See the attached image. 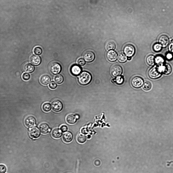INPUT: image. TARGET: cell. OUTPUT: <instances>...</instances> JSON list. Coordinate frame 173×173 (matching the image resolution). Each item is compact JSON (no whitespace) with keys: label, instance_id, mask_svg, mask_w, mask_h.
Wrapping results in <instances>:
<instances>
[{"label":"cell","instance_id":"obj_1","mask_svg":"<svg viewBox=\"0 0 173 173\" xmlns=\"http://www.w3.org/2000/svg\"><path fill=\"white\" fill-rule=\"evenodd\" d=\"M91 79V75L89 73L86 71L82 72L79 76V82L80 84L83 85L88 84Z\"/></svg>","mask_w":173,"mask_h":173},{"label":"cell","instance_id":"obj_2","mask_svg":"<svg viewBox=\"0 0 173 173\" xmlns=\"http://www.w3.org/2000/svg\"><path fill=\"white\" fill-rule=\"evenodd\" d=\"M149 77L152 79H156L159 77L161 76V72L159 68L154 67L150 69L148 72Z\"/></svg>","mask_w":173,"mask_h":173},{"label":"cell","instance_id":"obj_3","mask_svg":"<svg viewBox=\"0 0 173 173\" xmlns=\"http://www.w3.org/2000/svg\"><path fill=\"white\" fill-rule=\"evenodd\" d=\"M123 51L125 54L126 56L128 57H131L134 54L135 49L133 45L128 44L125 46Z\"/></svg>","mask_w":173,"mask_h":173},{"label":"cell","instance_id":"obj_4","mask_svg":"<svg viewBox=\"0 0 173 173\" xmlns=\"http://www.w3.org/2000/svg\"><path fill=\"white\" fill-rule=\"evenodd\" d=\"M49 69L50 72L53 74H57L61 71V66L58 63L53 62L50 64Z\"/></svg>","mask_w":173,"mask_h":173},{"label":"cell","instance_id":"obj_5","mask_svg":"<svg viewBox=\"0 0 173 173\" xmlns=\"http://www.w3.org/2000/svg\"><path fill=\"white\" fill-rule=\"evenodd\" d=\"M143 79L139 77H135L133 78L131 81L132 85L134 88H138L141 87L143 84Z\"/></svg>","mask_w":173,"mask_h":173},{"label":"cell","instance_id":"obj_6","mask_svg":"<svg viewBox=\"0 0 173 173\" xmlns=\"http://www.w3.org/2000/svg\"><path fill=\"white\" fill-rule=\"evenodd\" d=\"M51 106L53 110L56 112L60 111L63 108L62 104L59 100H55L53 101L51 103Z\"/></svg>","mask_w":173,"mask_h":173},{"label":"cell","instance_id":"obj_7","mask_svg":"<svg viewBox=\"0 0 173 173\" xmlns=\"http://www.w3.org/2000/svg\"><path fill=\"white\" fill-rule=\"evenodd\" d=\"M36 120L35 118L31 116L27 117L25 119L24 123L28 127H31L35 125Z\"/></svg>","mask_w":173,"mask_h":173},{"label":"cell","instance_id":"obj_8","mask_svg":"<svg viewBox=\"0 0 173 173\" xmlns=\"http://www.w3.org/2000/svg\"><path fill=\"white\" fill-rule=\"evenodd\" d=\"M83 57L86 61L90 62L94 60L95 55L93 53L92 51L87 50L84 54Z\"/></svg>","mask_w":173,"mask_h":173},{"label":"cell","instance_id":"obj_9","mask_svg":"<svg viewBox=\"0 0 173 173\" xmlns=\"http://www.w3.org/2000/svg\"><path fill=\"white\" fill-rule=\"evenodd\" d=\"M158 68L161 72H162L166 74H170L171 71V66L168 64H161Z\"/></svg>","mask_w":173,"mask_h":173},{"label":"cell","instance_id":"obj_10","mask_svg":"<svg viewBox=\"0 0 173 173\" xmlns=\"http://www.w3.org/2000/svg\"><path fill=\"white\" fill-rule=\"evenodd\" d=\"M29 134L31 137L36 139L37 138L40 136V132L39 129L37 127H34L30 129Z\"/></svg>","mask_w":173,"mask_h":173},{"label":"cell","instance_id":"obj_11","mask_svg":"<svg viewBox=\"0 0 173 173\" xmlns=\"http://www.w3.org/2000/svg\"><path fill=\"white\" fill-rule=\"evenodd\" d=\"M122 71V68L120 66L116 65L112 68L111 73L113 76L114 77H117L121 74Z\"/></svg>","mask_w":173,"mask_h":173},{"label":"cell","instance_id":"obj_12","mask_svg":"<svg viewBox=\"0 0 173 173\" xmlns=\"http://www.w3.org/2000/svg\"><path fill=\"white\" fill-rule=\"evenodd\" d=\"M108 59L111 62L115 61L117 58V54L116 52L113 50H109L107 54Z\"/></svg>","mask_w":173,"mask_h":173},{"label":"cell","instance_id":"obj_13","mask_svg":"<svg viewBox=\"0 0 173 173\" xmlns=\"http://www.w3.org/2000/svg\"><path fill=\"white\" fill-rule=\"evenodd\" d=\"M30 61L32 64L34 65L37 66L40 64L41 62V59L39 56L33 55L31 56L30 58Z\"/></svg>","mask_w":173,"mask_h":173},{"label":"cell","instance_id":"obj_14","mask_svg":"<svg viewBox=\"0 0 173 173\" xmlns=\"http://www.w3.org/2000/svg\"><path fill=\"white\" fill-rule=\"evenodd\" d=\"M159 43L163 47H166L168 45L169 39L168 37L166 36L162 35L159 38Z\"/></svg>","mask_w":173,"mask_h":173},{"label":"cell","instance_id":"obj_15","mask_svg":"<svg viewBox=\"0 0 173 173\" xmlns=\"http://www.w3.org/2000/svg\"><path fill=\"white\" fill-rule=\"evenodd\" d=\"M39 129L41 132L43 134H46L50 131V129L48 125L45 123H42L39 126Z\"/></svg>","mask_w":173,"mask_h":173},{"label":"cell","instance_id":"obj_16","mask_svg":"<svg viewBox=\"0 0 173 173\" xmlns=\"http://www.w3.org/2000/svg\"><path fill=\"white\" fill-rule=\"evenodd\" d=\"M71 71L73 75L76 76L78 75L80 73L81 71V69L79 66L74 65L71 67Z\"/></svg>","mask_w":173,"mask_h":173},{"label":"cell","instance_id":"obj_17","mask_svg":"<svg viewBox=\"0 0 173 173\" xmlns=\"http://www.w3.org/2000/svg\"><path fill=\"white\" fill-rule=\"evenodd\" d=\"M73 136L72 134L69 132H65L63 135V139L64 142L66 143H69L72 140Z\"/></svg>","mask_w":173,"mask_h":173},{"label":"cell","instance_id":"obj_18","mask_svg":"<svg viewBox=\"0 0 173 173\" xmlns=\"http://www.w3.org/2000/svg\"><path fill=\"white\" fill-rule=\"evenodd\" d=\"M51 80L50 77L47 75H42L40 78L41 83L42 84L46 85L48 84Z\"/></svg>","mask_w":173,"mask_h":173},{"label":"cell","instance_id":"obj_19","mask_svg":"<svg viewBox=\"0 0 173 173\" xmlns=\"http://www.w3.org/2000/svg\"><path fill=\"white\" fill-rule=\"evenodd\" d=\"M61 130L59 128L54 129L51 133L52 136L54 138L57 139L60 138L62 135V133Z\"/></svg>","mask_w":173,"mask_h":173},{"label":"cell","instance_id":"obj_20","mask_svg":"<svg viewBox=\"0 0 173 173\" xmlns=\"http://www.w3.org/2000/svg\"><path fill=\"white\" fill-rule=\"evenodd\" d=\"M77 119L75 115L72 114H69L66 118L67 122L70 124H73L75 123Z\"/></svg>","mask_w":173,"mask_h":173},{"label":"cell","instance_id":"obj_21","mask_svg":"<svg viewBox=\"0 0 173 173\" xmlns=\"http://www.w3.org/2000/svg\"><path fill=\"white\" fill-rule=\"evenodd\" d=\"M34 67L33 65L28 63L25 64L24 67V71L29 73L32 72L34 71Z\"/></svg>","mask_w":173,"mask_h":173},{"label":"cell","instance_id":"obj_22","mask_svg":"<svg viewBox=\"0 0 173 173\" xmlns=\"http://www.w3.org/2000/svg\"><path fill=\"white\" fill-rule=\"evenodd\" d=\"M116 47L114 43L112 41H108L106 44L105 48L107 50H110L114 49Z\"/></svg>","mask_w":173,"mask_h":173},{"label":"cell","instance_id":"obj_23","mask_svg":"<svg viewBox=\"0 0 173 173\" xmlns=\"http://www.w3.org/2000/svg\"><path fill=\"white\" fill-rule=\"evenodd\" d=\"M146 61L147 63L151 66H153L155 62V57L152 55L148 56L146 58Z\"/></svg>","mask_w":173,"mask_h":173},{"label":"cell","instance_id":"obj_24","mask_svg":"<svg viewBox=\"0 0 173 173\" xmlns=\"http://www.w3.org/2000/svg\"><path fill=\"white\" fill-rule=\"evenodd\" d=\"M118 61L121 63H123L125 62L127 58L126 56L124 54L121 53L119 54L118 57Z\"/></svg>","mask_w":173,"mask_h":173},{"label":"cell","instance_id":"obj_25","mask_svg":"<svg viewBox=\"0 0 173 173\" xmlns=\"http://www.w3.org/2000/svg\"><path fill=\"white\" fill-rule=\"evenodd\" d=\"M76 139L77 141L79 143H83L86 141V139L85 135L79 134L77 136Z\"/></svg>","mask_w":173,"mask_h":173},{"label":"cell","instance_id":"obj_26","mask_svg":"<svg viewBox=\"0 0 173 173\" xmlns=\"http://www.w3.org/2000/svg\"><path fill=\"white\" fill-rule=\"evenodd\" d=\"M43 110L45 112L49 111L51 109L50 104L48 102H45L43 104L42 106Z\"/></svg>","mask_w":173,"mask_h":173},{"label":"cell","instance_id":"obj_27","mask_svg":"<svg viewBox=\"0 0 173 173\" xmlns=\"http://www.w3.org/2000/svg\"><path fill=\"white\" fill-rule=\"evenodd\" d=\"M54 79L56 83L58 84H60L63 82V77L61 75L57 74L55 76Z\"/></svg>","mask_w":173,"mask_h":173},{"label":"cell","instance_id":"obj_28","mask_svg":"<svg viewBox=\"0 0 173 173\" xmlns=\"http://www.w3.org/2000/svg\"><path fill=\"white\" fill-rule=\"evenodd\" d=\"M151 85L150 83L148 81L145 82L143 85V89L146 91L149 90L151 89Z\"/></svg>","mask_w":173,"mask_h":173},{"label":"cell","instance_id":"obj_29","mask_svg":"<svg viewBox=\"0 0 173 173\" xmlns=\"http://www.w3.org/2000/svg\"><path fill=\"white\" fill-rule=\"evenodd\" d=\"M34 53L37 55H40L42 52V50L41 47L39 46H36L33 50Z\"/></svg>","mask_w":173,"mask_h":173},{"label":"cell","instance_id":"obj_30","mask_svg":"<svg viewBox=\"0 0 173 173\" xmlns=\"http://www.w3.org/2000/svg\"><path fill=\"white\" fill-rule=\"evenodd\" d=\"M155 62L158 64H162L164 62V59L162 56H159L155 58Z\"/></svg>","mask_w":173,"mask_h":173},{"label":"cell","instance_id":"obj_31","mask_svg":"<svg viewBox=\"0 0 173 173\" xmlns=\"http://www.w3.org/2000/svg\"><path fill=\"white\" fill-rule=\"evenodd\" d=\"M162 47L160 43H156L153 45V49L155 51L158 52L161 50Z\"/></svg>","mask_w":173,"mask_h":173},{"label":"cell","instance_id":"obj_32","mask_svg":"<svg viewBox=\"0 0 173 173\" xmlns=\"http://www.w3.org/2000/svg\"><path fill=\"white\" fill-rule=\"evenodd\" d=\"M115 81L118 84H122L124 81L123 78L121 76H118L116 78Z\"/></svg>","mask_w":173,"mask_h":173},{"label":"cell","instance_id":"obj_33","mask_svg":"<svg viewBox=\"0 0 173 173\" xmlns=\"http://www.w3.org/2000/svg\"><path fill=\"white\" fill-rule=\"evenodd\" d=\"M49 86L51 89H53L56 88L57 85L55 82L53 81H52L49 83Z\"/></svg>","mask_w":173,"mask_h":173},{"label":"cell","instance_id":"obj_34","mask_svg":"<svg viewBox=\"0 0 173 173\" xmlns=\"http://www.w3.org/2000/svg\"><path fill=\"white\" fill-rule=\"evenodd\" d=\"M77 63L79 65L82 66L85 64V62L83 59L80 58L78 60Z\"/></svg>","mask_w":173,"mask_h":173},{"label":"cell","instance_id":"obj_35","mask_svg":"<svg viewBox=\"0 0 173 173\" xmlns=\"http://www.w3.org/2000/svg\"><path fill=\"white\" fill-rule=\"evenodd\" d=\"M22 78L25 80H27L29 79L30 78V75L28 73H25L22 75Z\"/></svg>","mask_w":173,"mask_h":173},{"label":"cell","instance_id":"obj_36","mask_svg":"<svg viewBox=\"0 0 173 173\" xmlns=\"http://www.w3.org/2000/svg\"><path fill=\"white\" fill-rule=\"evenodd\" d=\"M7 170L6 166L4 165L1 164L0 165V173H5Z\"/></svg>","mask_w":173,"mask_h":173},{"label":"cell","instance_id":"obj_37","mask_svg":"<svg viewBox=\"0 0 173 173\" xmlns=\"http://www.w3.org/2000/svg\"><path fill=\"white\" fill-rule=\"evenodd\" d=\"M60 129L61 131L63 132L66 131L67 130V126L65 125H62L61 126Z\"/></svg>","mask_w":173,"mask_h":173},{"label":"cell","instance_id":"obj_38","mask_svg":"<svg viewBox=\"0 0 173 173\" xmlns=\"http://www.w3.org/2000/svg\"><path fill=\"white\" fill-rule=\"evenodd\" d=\"M168 50L173 55V43H171L169 45Z\"/></svg>","mask_w":173,"mask_h":173},{"label":"cell","instance_id":"obj_39","mask_svg":"<svg viewBox=\"0 0 173 173\" xmlns=\"http://www.w3.org/2000/svg\"><path fill=\"white\" fill-rule=\"evenodd\" d=\"M81 132L82 133L86 134L88 133V131L86 128H83L81 130Z\"/></svg>","mask_w":173,"mask_h":173},{"label":"cell","instance_id":"obj_40","mask_svg":"<svg viewBox=\"0 0 173 173\" xmlns=\"http://www.w3.org/2000/svg\"><path fill=\"white\" fill-rule=\"evenodd\" d=\"M166 58L168 60H170L172 58V55L171 53H168L166 55Z\"/></svg>","mask_w":173,"mask_h":173},{"label":"cell","instance_id":"obj_41","mask_svg":"<svg viewBox=\"0 0 173 173\" xmlns=\"http://www.w3.org/2000/svg\"><path fill=\"white\" fill-rule=\"evenodd\" d=\"M77 119H78L79 118V116L78 114H76L75 115Z\"/></svg>","mask_w":173,"mask_h":173},{"label":"cell","instance_id":"obj_42","mask_svg":"<svg viewBox=\"0 0 173 173\" xmlns=\"http://www.w3.org/2000/svg\"><path fill=\"white\" fill-rule=\"evenodd\" d=\"M87 138L88 139H89L91 137V136L90 135H88L87 136Z\"/></svg>","mask_w":173,"mask_h":173},{"label":"cell","instance_id":"obj_43","mask_svg":"<svg viewBox=\"0 0 173 173\" xmlns=\"http://www.w3.org/2000/svg\"><path fill=\"white\" fill-rule=\"evenodd\" d=\"M131 57H128L127 58V59L128 60H130L131 59Z\"/></svg>","mask_w":173,"mask_h":173}]
</instances>
